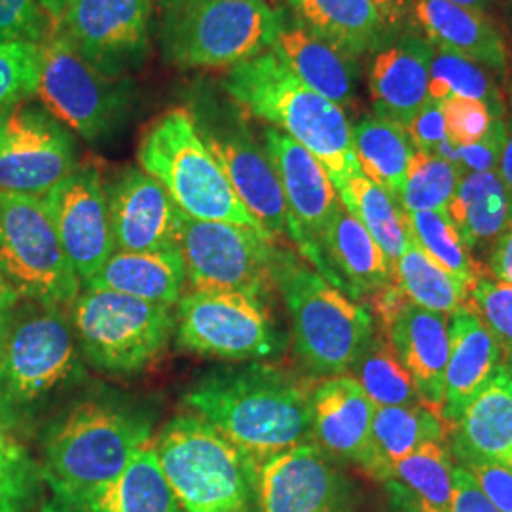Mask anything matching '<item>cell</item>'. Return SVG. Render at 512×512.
Returning <instances> with one entry per match:
<instances>
[{
	"mask_svg": "<svg viewBox=\"0 0 512 512\" xmlns=\"http://www.w3.org/2000/svg\"><path fill=\"white\" fill-rule=\"evenodd\" d=\"M505 366L509 370V376H511L512 382V348L505 349Z\"/></svg>",
	"mask_w": 512,
	"mask_h": 512,
	"instance_id": "91938a15",
	"label": "cell"
},
{
	"mask_svg": "<svg viewBox=\"0 0 512 512\" xmlns=\"http://www.w3.org/2000/svg\"><path fill=\"white\" fill-rule=\"evenodd\" d=\"M454 512H497L480 492L475 478L463 467H454Z\"/></svg>",
	"mask_w": 512,
	"mask_h": 512,
	"instance_id": "f907efd6",
	"label": "cell"
},
{
	"mask_svg": "<svg viewBox=\"0 0 512 512\" xmlns=\"http://www.w3.org/2000/svg\"><path fill=\"white\" fill-rule=\"evenodd\" d=\"M507 141V120H494L490 129L473 145L459 147V167L467 173L495 171Z\"/></svg>",
	"mask_w": 512,
	"mask_h": 512,
	"instance_id": "c3c4849f",
	"label": "cell"
},
{
	"mask_svg": "<svg viewBox=\"0 0 512 512\" xmlns=\"http://www.w3.org/2000/svg\"><path fill=\"white\" fill-rule=\"evenodd\" d=\"M256 505L258 512H353V492L329 454L308 442L260 465Z\"/></svg>",
	"mask_w": 512,
	"mask_h": 512,
	"instance_id": "d6986e66",
	"label": "cell"
},
{
	"mask_svg": "<svg viewBox=\"0 0 512 512\" xmlns=\"http://www.w3.org/2000/svg\"><path fill=\"white\" fill-rule=\"evenodd\" d=\"M42 484V467L18 437L0 425V512L29 511Z\"/></svg>",
	"mask_w": 512,
	"mask_h": 512,
	"instance_id": "b9f144b4",
	"label": "cell"
},
{
	"mask_svg": "<svg viewBox=\"0 0 512 512\" xmlns=\"http://www.w3.org/2000/svg\"><path fill=\"white\" fill-rule=\"evenodd\" d=\"M137 160L186 217L238 224L266 234L203 143L190 109L177 107L156 116L141 133Z\"/></svg>",
	"mask_w": 512,
	"mask_h": 512,
	"instance_id": "ba28073f",
	"label": "cell"
},
{
	"mask_svg": "<svg viewBox=\"0 0 512 512\" xmlns=\"http://www.w3.org/2000/svg\"><path fill=\"white\" fill-rule=\"evenodd\" d=\"M311 393L293 372L253 361L205 374L186 391L184 404L260 467L313 442Z\"/></svg>",
	"mask_w": 512,
	"mask_h": 512,
	"instance_id": "6da1fadb",
	"label": "cell"
},
{
	"mask_svg": "<svg viewBox=\"0 0 512 512\" xmlns=\"http://www.w3.org/2000/svg\"><path fill=\"white\" fill-rule=\"evenodd\" d=\"M175 336L190 353L230 363L272 359L285 348L268 300L228 291L192 289L183 294L175 313Z\"/></svg>",
	"mask_w": 512,
	"mask_h": 512,
	"instance_id": "7c38bea8",
	"label": "cell"
},
{
	"mask_svg": "<svg viewBox=\"0 0 512 512\" xmlns=\"http://www.w3.org/2000/svg\"><path fill=\"white\" fill-rule=\"evenodd\" d=\"M412 21L433 48L461 55L503 78L509 74L507 42L486 12L448 0H414Z\"/></svg>",
	"mask_w": 512,
	"mask_h": 512,
	"instance_id": "cb8c5ba5",
	"label": "cell"
},
{
	"mask_svg": "<svg viewBox=\"0 0 512 512\" xmlns=\"http://www.w3.org/2000/svg\"><path fill=\"white\" fill-rule=\"evenodd\" d=\"M40 105L84 141L109 137L128 118L133 84L124 74L99 69L67 38L52 31L40 44Z\"/></svg>",
	"mask_w": 512,
	"mask_h": 512,
	"instance_id": "30bf717a",
	"label": "cell"
},
{
	"mask_svg": "<svg viewBox=\"0 0 512 512\" xmlns=\"http://www.w3.org/2000/svg\"><path fill=\"white\" fill-rule=\"evenodd\" d=\"M55 512H184L160 467L154 444L141 448L124 473L99 492Z\"/></svg>",
	"mask_w": 512,
	"mask_h": 512,
	"instance_id": "1f68e13d",
	"label": "cell"
},
{
	"mask_svg": "<svg viewBox=\"0 0 512 512\" xmlns=\"http://www.w3.org/2000/svg\"><path fill=\"white\" fill-rule=\"evenodd\" d=\"M294 23L351 59L376 54L399 37L370 0H287Z\"/></svg>",
	"mask_w": 512,
	"mask_h": 512,
	"instance_id": "83f0119b",
	"label": "cell"
},
{
	"mask_svg": "<svg viewBox=\"0 0 512 512\" xmlns=\"http://www.w3.org/2000/svg\"><path fill=\"white\" fill-rule=\"evenodd\" d=\"M224 93L247 116L281 129L311 152L327 169L336 194L363 173L346 112L296 78L272 48L232 67Z\"/></svg>",
	"mask_w": 512,
	"mask_h": 512,
	"instance_id": "7a4b0ae2",
	"label": "cell"
},
{
	"mask_svg": "<svg viewBox=\"0 0 512 512\" xmlns=\"http://www.w3.org/2000/svg\"><path fill=\"white\" fill-rule=\"evenodd\" d=\"M395 281L406 298L425 310L452 315L469 308V289L442 270L412 241L395 262Z\"/></svg>",
	"mask_w": 512,
	"mask_h": 512,
	"instance_id": "8d00e7d4",
	"label": "cell"
},
{
	"mask_svg": "<svg viewBox=\"0 0 512 512\" xmlns=\"http://www.w3.org/2000/svg\"><path fill=\"white\" fill-rule=\"evenodd\" d=\"M488 270L497 281L512 285V226L495 241L488 258Z\"/></svg>",
	"mask_w": 512,
	"mask_h": 512,
	"instance_id": "f5cc1de1",
	"label": "cell"
},
{
	"mask_svg": "<svg viewBox=\"0 0 512 512\" xmlns=\"http://www.w3.org/2000/svg\"><path fill=\"white\" fill-rule=\"evenodd\" d=\"M107 200L116 251L154 253L179 247L183 213L147 171L122 169L107 184Z\"/></svg>",
	"mask_w": 512,
	"mask_h": 512,
	"instance_id": "ffe728a7",
	"label": "cell"
},
{
	"mask_svg": "<svg viewBox=\"0 0 512 512\" xmlns=\"http://www.w3.org/2000/svg\"><path fill=\"white\" fill-rule=\"evenodd\" d=\"M382 329L385 340L410 374L421 406L442 414L450 353L446 315L425 310L408 300Z\"/></svg>",
	"mask_w": 512,
	"mask_h": 512,
	"instance_id": "44dd1931",
	"label": "cell"
},
{
	"mask_svg": "<svg viewBox=\"0 0 512 512\" xmlns=\"http://www.w3.org/2000/svg\"><path fill=\"white\" fill-rule=\"evenodd\" d=\"M0 277L19 300L73 306L80 277L44 198L0 192Z\"/></svg>",
	"mask_w": 512,
	"mask_h": 512,
	"instance_id": "8fae6325",
	"label": "cell"
},
{
	"mask_svg": "<svg viewBox=\"0 0 512 512\" xmlns=\"http://www.w3.org/2000/svg\"><path fill=\"white\" fill-rule=\"evenodd\" d=\"M349 372L376 408L420 404L410 374L382 336L372 334Z\"/></svg>",
	"mask_w": 512,
	"mask_h": 512,
	"instance_id": "f35d334b",
	"label": "cell"
},
{
	"mask_svg": "<svg viewBox=\"0 0 512 512\" xmlns=\"http://www.w3.org/2000/svg\"><path fill=\"white\" fill-rule=\"evenodd\" d=\"M272 274L291 315L300 363L315 378L348 374L374 334L365 308L287 247H275Z\"/></svg>",
	"mask_w": 512,
	"mask_h": 512,
	"instance_id": "5b68a950",
	"label": "cell"
},
{
	"mask_svg": "<svg viewBox=\"0 0 512 512\" xmlns=\"http://www.w3.org/2000/svg\"><path fill=\"white\" fill-rule=\"evenodd\" d=\"M0 300H19L18 296L12 293V289L4 283L2 277H0Z\"/></svg>",
	"mask_w": 512,
	"mask_h": 512,
	"instance_id": "680465c9",
	"label": "cell"
},
{
	"mask_svg": "<svg viewBox=\"0 0 512 512\" xmlns=\"http://www.w3.org/2000/svg\"><path fill=\"white\" fill-rule=\"evenodd\" d=\"M376 406L351 376L325 378L311 393L315 444L330 458L365 469Z\"/></svg>",
	"mask_w": 512,
	"mask_h": 512,
	"instance_id": "603a6c76",
	"label": "cell"
},
{
	"mask_svg": "<svg viewBox=\"0 0 512 512\" xmlns=\"http://www.w3.org/2000/svg\"><path fill=\"white\" fill-rule=\"evenodd\" d=\"M152 418L112 399H86L59 414L44 433L42 476L54 505L67 507L99 492L150 444Z\"/></svg>",
	"mask_w": 512,
	"mask_h": 512,
	"instance_id": "3957f363",
	"label": "cell"
},
{
	"mask_svg": "<svg viewBox=\"0 0 512 512\" xmlns=\"http://www.w3.org/2000/svg\"><path fill=\"white\" fill-rule=\"evenodd\" d=\"M38 2H40V6L44 8L46 16L52 21V25H54L57 19L61 18L63 8H65V4H67V0H38Z\"/></svg>",
	"mask_w": 512,
	"mask_h": 512,
	"instance_id": "9f6ffc18",
	"label": "cell"
},
{
	"mask_svg": "<svg viewBox=\"0 0 512 512\" xmlns=\"http://www.w3.org/2000/svg\"><path fill=\"white\" fill-rule=\"evenodd\" d=\"M71 321L86 361L122 378L143 374L175 336L171 306L99 289L78 294Z\"/></svg>",
	"mask_w": 512,
	"mask_h": 512,
	"instance_id": "9c48e42d",
	"label": "cell"
},
{
	"mask_svg": "<svg viewBox=\"0 0 512 512\" xmlns=\"http://www.w3.org/2000/svg\"><path fill=\"white\" fill-rule=\"evenodd\" d=\"M433 44L406 31L372 54L368 93L376 116L406 128L427 99Z\"/></svg>",
	"mask_w": 512,
	"mask_h": 512,
	"instance_id": "7402d4cb",
	"label": "cell"
},
{
	"mask_svg": "<svg viewBox=\"0 0 512 512\" xmlns=\"http://www.w3.org/2000/svg\"><path fill=\"white\" fill-rule=\"evenodd\" d=\"M465 171L435 154L416 152L408 169V177L397 198L404 213L442 211L458 190Z\"/></svg>",
	"mask_w": 512,
	"mask_h": 512,
	"instance_id": "60d3db41",
	"label": "cell"
},
{
	"mask_svg": "<svg viewBox=\"0 0 512 512\" xmlns=\"http://www.w3.org/2000/svg\"><path fill=\"white\" fill-rule=\"evenodd\" d=\"M262 147L274 165L289 207V238L304 260H310L315 270L336 287L319 247L321 234L340 203L327 169L311 152L274 126L262 129Z\"/></svg>",
	"mask_w": 512,
	"mask_h": 512,
	"instance_id": "2e32d148",
	"label": "cell"
},
{
	"mask_svg": "<svg viewBox=\"0 0 512 512\" xmlns=\"http://www.w3.org/2000/svg\"><path fill=\"white\" fill-rule=\"evenodd\" d=\"M456 459H478L512 469V382L505 363L465 406L450 433Z\"/></svg>",
	"mask_w": 512,
	"mask_h": 512,
	"instance_id": "4316f807",
	"label": "cell"
},
{
	"mask_svg": "<svg viewBox=\"0 0 512 512\" xmlns=\"http://www.w3.org/2000/svg\"><path fill=\"white\" fill-rule=\"evenodd\" d=\"M184 512H258V465L196 414L167 421L154 444Z\"/></svg>",
	"mask_w": 512,
	"mask_h": 512,
	"instance_id": "52a82bcc",
	"label": "cell"
},
{
	"mask_svg": "<svg viewBox=\"0 0 512 512\" xmlns=\"http://www.w3.org/2000/svg\"><path fill=\"white\" fill-rule=\"evenodd\" d=\"M446 213L471 253L494 247L512 226L511 200L497 171L465 173Z\"/></svg>",
	"mask_w": 512,
	"mask_h": 512,
	"instance_id": "d6a6232c",
	"label": "cell"
},
{
	"mask_svg": "<svg viewBox=\"0 0 512 512\" xmlns=\"http://www.w3.org/2000/svg\"><path fill=\"white\" fill-rule=\"evenodd\" d=\"M42 512H55V511H52V509H50V507H44V511Z\"/></svg>",
	"mask_w": 512,
	"mask_h": 512,
	"instance_id": "94428289",
	"label": "cell"
},
{
	"mask_svg": "<svg viewBox=\"0 0 512 512\" xmlns=\"http://www.w3.org/2000/svg\"><path fill=\"white\" fill-rule=\"evenodd\" d=\"M80 346L65 306L18 300L0 359V425L31 433L82 376Z\"/></svg>",
	"mask_w": 512,
	"mask_h": 512,
	"instance_id": "277c9868",
	"label": "cell"
},
{
	"mask_svg": "<svg viewBox=\"0 0 512 512\" xmlns=\"http://www.w3.org/2000/svg\"><path fill=\"white\" fill-rule=\"evenodd\" d=\"M283 25L268 0H160L158 40L181 71L232 69L268 52Z\"/></svg>",
	"mask_w": 512,
	"mask_h": 512,
	"instance_id": "8992f818",
	"label": "cell"
},
{
	"mask_svg": "<svg viewBox=\"0 0 512 512\" xmlns=\"http://www.w3.org/2000/svg\"><path fill=\"white\" fill-rule=\"evenodd\" d=\"M55 232L76 275L86 283L116 253L107 184L95 165H78L44 196Z\"/></svg>",
	"mask_w": 512,
	"mask_h": 512,
	"instance_id": "ac0fdd59",
	"label": "cell"
},
{
	"mask_svg": "<svg viewBox=\"0 0 512 512\" xmlns=\"http://www.w3.org/2000/svg\"><path fill=\"white\" fill-rule=\"evenodd\" d=\"M78 167L73 135L31 99L0 112V192L44 198Z\"/></svg>",
	"mask_w": 512,
	"mask_h": 512,
	"instance_id": "9a60e30c",
	"label": "cell"
},
{
	"mask_svg": "<svg viewBox=\"0 0 512 512\" xmlns=\"http://www.w3.org/2000/svg\"><path fill=\"white\" fill-rule=\"evenodd\" d=\"M458 465L475 478L476 486L495 511L512 512L511 467L478 459H458Z\"/></svg>",
	"mask_w": 512,
	"mask_h": 512,
	"instance_id": "7dc6e473",
	"label": "cell"
},
{
	"mask_svg": "<svg viewBox=\"0 0 512 512\" xmlns=\"http://www.w3.org/2000/svg\"><path fill=\"white\" fill-rule=\"evenodd\" d=\"M469 308L494 332L503 349L512 348V285L482 275L469 294Z\"/></svg>",
	"mask_w": 512,
	"mask_h": 512,
	"instance_id": "ee69618b",
	"label": "cell"
},
{
	"mask_svg": "<svg viewBox=\"0 0 512 512\" xmlns=\"http://www.w3.org/2000/svg\"><path fill=\"white\" fill-rule=\"evenodd\" d=\"M18 300H0V359L6 348L8 340V329H10V317H12V308Z\"/></svg>",
	"mask_w": 512,
	"mask_h": 512,
	"instance_id": "11a10c76",
	"label": "cell"
},
{
	"mask_svg": "<svg viewBox=\"0 0 512 512\" xmlns=\"http://www.w3.org/2000/svg\"><path fill=\"white\" fill-rule=\"evenodd\" d=\"M385 23L397 33H406V25H414L412 21V4L414 0H370Z\"/></svg>",
	"mask_w": 512,
	"mask_h": 512,
	"instance_id": "816d5d0a",
	"label": "cell"
},
{
	"mask_svg": "<svg viewBox=\"0 0 512 512\" xmlns=\"http://www.w3.org/2000/svg\"><path fill=\"white\" fill-rule=\"evenodd\" d=\"M442 112L446 122V137L456 147L473 145L484 137L494 122V116L486 105L463 97L446 99L442 103Z\"/></svg>",
	"mask_w": 512,
	"mask_h": 512,
	"instance_id": "bcb514c9",
	"label": "cell"
},
{
	"mask_svg": "<svg viewBox=\"0 0 512 512\" xmlns=\"http://www.w3.org/2000/svg\"><path fill=\"white\" fill-rule=\"evenodd\" d=\"M338 198L349 213L365 226L366 232L395 266L399 256L412 243L406 213L397 200L363 173L349 179L346 188L338 192Z\"/></svg>",
	"mask_w": 512,
	"mask_h": 512,
	"instance_id": "d590c367",
	"label": "cell"
},
{
	"mask_svg": "<svg viewBox=\"0 0 512 512\" xmlns=\"http://www.w3.org/2000/svg\"><path fill=\"white\" fill-rule=\"evenodd\" d=\"M40 44H0V112L37 93Z\"/></svg>",
	"mask_w": 512,
	"mask_h": 512,
	"instance_id": "7bdbcfd3",
	"label": "cell"
},
{
	"mask_svg": "<svg viewBox=\"0 0 512 512\" xmlns=\"http://www.w3.org/2000/svg\"><path fill=\"white\" fill-rule=\"evenodd\" d=\"M404 129H406L412 145L416 148V152L435 154L440 143L444 139H448L442 103L425 99L421 109L416 112V116Z\"/></svg>",
	"mask_w": 512,
	"mask_h": 512,
	"instance_id": "681fc988",
	"label": "cell"
},
{
	"mask_svg": "<svg viewBox=\"0 0 512 512\" xmlns=\"http://www.w3.org/2000/svg\"><path fill=\"white\" fill-rule=\"evenodd\" d=\"M319 247L336 287L353 298L374 296L395 281V266L342 202L327 222Z\"/></svg>",
	"mask_w": 512,
	"mask_h": 512,
	"instance_id": "484cf974",
	"label": "cell"
},
{
	"mask_svg": "<svg viewBox=\"0 0 512 512\" xmlns=\"http://www.w3.org/2000/svg\"><path fill=\"white\" fill-rule=\"evenodd\" d=\"M450 97L473 99L486 105L494 120L505 118V97L488 71L458 54L437 50L429 67L427 99L444 103Z\"/></svg>",
	"mask_w": 512,
	"mask_h": 512,
	"instance_id": "74e56055",
	"label": "cell"
},
{
	"mask_svg": "<svg viewBox=\"0 0 512 512\" xmlns=\"http://www.w3.org/2000/svg\"><path fill=\"white\" fill-rule=\"evenodd\" d=\"M406 224L410 238L421 251L442 270L458 277L471 293L484 270L473 258V253L461 243L446 209L406 213Z\"/></svg>",
	"mask_w": 512,
	"mask_h": 512,
	"instance_id": "ab89813d",
	"label": "cell"
},
{
	"mask_svg": "<svg viewBox=\"0 0 512 512\" xmlns=\"http://www.w3.org/2000/svg\"><path fill=\"white\" fill-rule=\"evenodd\" d=\"M448 2H454L459 6H465V8H475V10H486L494 0H448Z\"/></svg>",
	"mask_w": 512,
	"mask_h": 512,
	"instance_id": "6f0895ef",
	"label": "cell"
},
{
	"mask_svg": "<svg viewBox=\"0 0 512 512\" xmlns=\"http://www.w3.org/2000/svg\"><path fill=\"white\" fill-rule=\"evenodd\" d=\"M190 112L203 143L247 211L275 241L289 238V207L274 165L249 129V116L232 101H200Z\"/></svg>",
	"mask_w": 512,
	"mask_h": 512,
	"instance_id": "4fadbf2b",
	"label": "cell"
},
{
	"mask_svg": "<svg viewBox=\"0 0 512 512\" xmlns=\"http://www.w3.org/2000/svg\"><path fill=\"white\" fill-rule=\"evenodd\" d=\"M454 467L448 444L427 442L397 463L385 486L401 512H454Z\"/></svg>",
	"mask_w": 512,
	"mask_h": 512,
	"instance_id": "836d02e7",
	"label": "cell"
},
{
	"mask_svg": "<svg viewBox=\"0 0 512 512\" xmlns=\"http://www.w3.org/2000/svg\"><path fill=\"white\" fill-rule=\"evenodd\" d=\"M497 169H499L497 175L501 177V181H503L505 188H507V194H509L512 207V120L507 122V141H505V147H503V152H501Z\"/></svg>",
	"mask_w": 512,
	"mask_h": 512,
	"instance_id": "db71d44e",
	"label": "cell"
},
{
	"mask_svg": "<svg viewBox=\"0 0 512 512\" xmlns=\"http://www.w3.org/2000/svg\"><path fill=\"white\" fill-rule=\"evenodd\" d=\"M272 50L313 92L342 110L355 107L359 74L355 59L313 37L298 23L281 27Z\"/></svg>",
	"mask_w": 512,
	"mask_h": 512,
	"instance_id": "f1b7e54d",
	"label": "cell"
},
{
	"mask_svg": "<svg viewBox=\"0 0 512 512\" xmlns=\"http://www.w3.org/2000/svg\"><path fill=\"white\" fill-rule=\"evenodd\" d=\"M450 433L442 416L421 404L376 408L363 471L380 482H389L401 459L427 442L450 444Z\"/></svg>",
	"mask_w": 512,
	"mask_h": 512,
	"instance_id": "4dcf8cb0",
	"label": "cell"
},
{
	"mask_svg": "<svg viewBox=\"0 0 512 512\" xmlns=\"http://www.w3.org/2000/svg\"><path fill=\"white\" fill-rule=\"evenodd\" d=\"M351 133L363 175L397 200L416 154L406 129L382 116L365 114Z\"/></svg>",
	"mask_w": 512,
	"mask_h": 512,
	"instance_id": "e575fe53",
	"label": "cell"
},
{
	"mask_svg": "<svg viewBox=\"0 0 512 512\" xmlns=\"http://www.w3.org/2000/svg\"><path fill=\"white\" fill-rule=\"evenodd\" d=\"M179 251L194 291H228L268 300L275 289L277 241L247 226L181 215Z\"/></svg>",
	"mask_w": 512,
	"mask_h": 512,
	"instance_id": "5bb4252c",
	"label": "cell"
},
{
	"mask_svg": "<svg viewBox=\"0 0 512 512\" xmlns=\"http://www.w3.org/2000/svg\"><path fill=\"white\" fill-rule=\"evenodd\" d=\"M186 285L179 247L154 253L116 251L107 264L86 281V289L128 294L152 304H179Z\"/></svg>",
	"mask_w": 512,
	"mask_h": 512,
	"instance_id": "f546056e",
	"label": "cell"
},
{
	"mask_svg": "<svg viewBox=\"0 0 512 512\" xmlns=\"http://www.w3.org/2000/svg\"><path fill=\"white\" fill-rule=\"evenodd\" d=\"M448 334L446 395L440 416L452 431L465 406L503 363V346L471 308H459L450 315Z\"/></svg>",
	"mask_w": 512,
	"mask_h": 512,
	"instance_id": "d4e9b609",
	"label": "cell"
},
{
	"mask_svg": "<svg viewBox=\"0 0 512 512\" xmlns=\"http://www.w3.org/2000/svg\"><path fill=\"white\" fill-rule=\"evenodd\" d=\"M152 10L154 0H67L52 31L99 69L122 74L147 54Z\"/></svg>",
	"mask_w": 512,
	"mask_h": 512,
	"instance_id": "e0dca14e",
	"label": "cell"
},
{
	"mask_svg": "<svg viewBox=\"0 0 512 512\" xmlns=\"http://www.w3.org/2000/svg\"><path fill=\"white\" fill-rule=\"evenodd\" d=\"M52 33V21L38 0H0V44H42Z\"/></svg>",
	"mask_w": 512,
	"mask_h": 512,
	"instance_id": "f6af8a7d",
	"label": "cell"
}]
</instances>
